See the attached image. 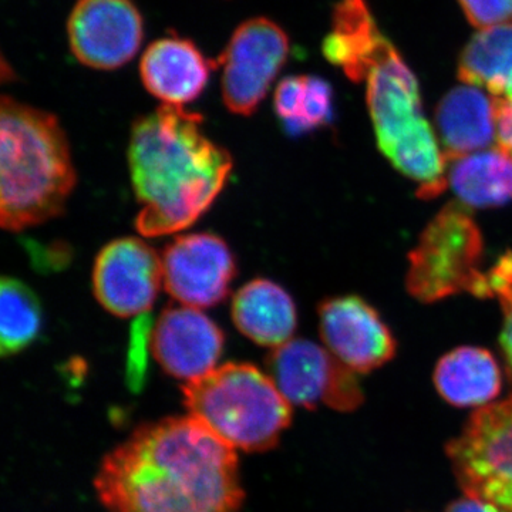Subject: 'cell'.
<instances>
[{"label": "cell", "instance_id": "cell-8", "mask_svg": "<svg viewBox=\"0 0 512 512\" xmlns=\"http://www.w3.org/2000/svg\"><path fill=\"white\" fill-rule=\"evenodd\" d=\"M266 369L286 400L305 409L325 404L352 412L365 399L355 372L311 340H289L278 346L266 359Z\"/></svg>", "mask_w": 512, "mask_h": 512}, {"label": "cell", "instance_id": "cell-20", "mask_svg": "<svg viewBox=\"0 0 512 512\" xmlns=\"http://www.w3.org/2000/svg\"><path fill=\"white\" fill-rule=\"evenodd\" d=\"M447 184L464 207H500L512 202V156L501 147L453 161Z\"/></svg>", "mask_w": 512, "mask_h": 512}, {"label": "cell", "instance_id": "cell-14", "mask_svg": "<svg viewBox=\"0 0 512 512\" xmlns=\"http://www.w3.org/2000/svg\"><path fill=\"white\" fill-rule=\"evenodd\" d=\"M224 333L200 309L167 308L151 329V350L175 379H200L215 369L224 350Z\"/></svg>", "mask_w": 512, "mask_h": 512}, {"label": "cell", "instance_id": "cell-15", "mask_svg": "<svg viewBox=\"0 0 512 512\" xmlns=\"http://www.w3.org/2000/svg\"><path fill=\"white\" fill-rule=\"evenodd\" d=\"M215 66L190 40L170 36L147 47L140 74L148 93L164 104L184 107L204 92Z\"/></svg>", "mask_w": 512, "mask_h": 512}, {"label": "cell", "instance_id": "cell-17", "mask_svg": "<svg viewBox=\"0 0 512 512\" xmlns=\"http://www.w3.org/2000/svg\"><path fill=\"white\" fill-rule=\"evenodd\" d=\"M392 45L377 25L366 0H339L332 28L323 40V55L352 82L366 80L370 69Z\"/></svg>", "mask_w": 512, "mask_h": 512}, {"label": "cell", "instance_id": "cell-18", "mask_svg": "<svg viewBox=\"0 0 512 512\" xmlns=\"http://www.w3.org/2000/svg\"><path fill=\"white\" fill-rule=\"evenodd\" d=\"M231 313L239 332L266 348L289 342L298 325L291 295L268 279L242 286L232 299Z\"/></svg>", "mask_w": 512, "mask_h": 512}, {"label": "cell", "instance_id": "cell-21", "mask_svg": "<svg viewBox=\"0 0 512 512\" xmlns=\"http://www.w3.org/2000/svg\"><path fill=\"white\" fill-rule=\"evenodd\" d=\"M458 79L512 101V23L481 29L458 59Z\"/></svg>", "mask_w": 512, "mask_h": 512}, {"label": "cell", "instance_id": "cell-26", "mask_svg": "<svg viewBox=\"0 0 512 512\" xmlns=\"http://www.w3.org/2000/svg\"><path fill=\"white\" fill-rule=\"evenodd\" d=\"M150 322L146 315L134 323L133 338H131L130 360H128V382L131 387H141L146 370V342L150 336Z\"/></svg>", "mask_w": 512, "mask_h": 512}, {"label": "cell", "instance_id": "cell-3", "mask_svg": "<svg viewBox=\"0 0 512 512\" xmlns=\"http://www.w3.org/2000/svg\"><path fill=\"white\" fill-rule=\"evenodd\" d=\"M76 185L59 120L12 97L0 104V224L10 232L62 214Z\"/></svg>", "mask_w": 512, "mask_h": 512}, {"label": "cell", "instance_id": "cell-22", "mask_svg": "<svg viewBox=\"0 0 512 512\" xmlns=\"http://www.w3.org/2000/svg\"><path fill=\"white\" fill-rule=\"evenodd\" d=\"M274 107L289 134L309 133L332 120V87L320 77H286L276 86Z\"/></svg>", "mask_w": 512, "mask_h": 512}, {"label": "cell", "instance_id": "cell-24", "mask_svg": "<svg viewBox=\"0 0 512 512\" xmlns=\"http://www.w3.org/2000/svg\"><path fill=\"white\" fill-rule=\"evenodd\" d=\"M487 275L490 298H498L501 308H503L504 325L503 333H501V348H503L508 372L512 377V252L505 254Z\"/></svg>", "mask_w": 512, "mask_h": 512}, {"label": "cell", "instance_id": "cell-9", "mask_svg": "<svg viewBox=\"0 0 512 512\" xmlns=\"http://www.w3.org/2000/svg\"><path fill=\"white\" fill-rule=\"evenodd\" d=\"M288 35L266 18L249 19L232 33L218 59L222 99L231 113L251 116L288 60Z\"/></svg>", "mask_w": 512, "mask_h": 512}, {"label": "cell", "instance_id": "cell-6", "mask_svg": "<svg viewBox=\"0 0 512 512\" xmlns=\"http://www.w3.org/2000/svg\"><path fill=\"white\" fill-rule=\"evenodd\" d=\"M483 237L464 205H446L427 225L410 252L407 288L424 303L458 293L490 296L488 275L481 271Z\"/></svg>", "mask_w": 512, "mask_h": 512}, {"label": "cell", "instance_id": "cell-13", "mask_svg": "<svg viewBox=\"0 0 512 512\" xmlns=\"http://www.w3.org/2000/svg\"><path fill=\"white\" fill-rule=\"evenodd\" d=\"M326 348L353 372L367 373L389 362L396 340L379 313L359 296L328 299L319 308Z\"/></svg>", "mask_w": 512, "mask_h": 512}, {"label": "cell", "instance_id": "cell-25", "mask_svg": "<svg viewBox=\"0 0 512 512\" xmlns=\"http://www.w3.org/2000/svg\"><path fill=\"white\" fill-rule=\"evenodd\" d=\"M464 15L478 29L512 23V0H458Z\"/></svg>", "mask_w": 512, "mask_h": 512}, {"label": "cell", "instance_id": "cell-27", "mask_svg": "<svg viewBox=\"0 0 512 512\" xmlns=\"http://www.w3.org/2000/svg\"><path fill=\"white\" fill-rule=\"evenodd\" d=\"M497 146L512 156V101L497 99Z\"/></svg>", "mask_w": 512, "mask_h": 512}, {"label": "cell", "instance_id": "cell-19", "mask_svg": "<svg viewBox=\"0 0 512 512\" xmlns=\"http://www.w3.org/2000/svg\"><path fill=\"white\" fill-rule=\"evenodd\" d=\"M434 386L447 403L456 407H484L501 392V370L488 350L463 346L451 350L437 363Z\"/></svg>", "mask_w": 512, "mask_h": 512}, {"label": "cell", "instance_id": "cell-4", "mask_svg": "<svg viewBox=\"0 0 512 512\" xmlns=\"http://www.w3.org/2000/svg\"><path fill=\"white\" fill-rule=\"evenodd\" d=\"M366 83L380 150L419 184L421 198L437 197L447 185V160L424 117L416 76L393 43L370 69Z\"/></svg>", "mask_w": 512, "mask_h": 512}, {"label": "cell", "instance_id": "cell-10", "mask_svg": "<svg viewBox=\"0 0 512 512\" xmlns=\"http://www.w3.org/2000/svg\"><path fill=\"white\" fill-rule=\"evenodd\" d=\"M161 262L165 291L190 308H211L224 301L237 275L227 242L205 232L174 239Z\"/></svg>", "mask_w": 512, "mask_h": 512}, {"label": "cell", "instance_id": "cell-11", "mask_svg": "<svg viewBox=\"0 0 512 512\" xmlns=\"http://www.w3.org/2000/svg\"><path fill=\"white\" fill-rule=\"evenodd\" d=\"M161 282L163 262L143 239L111 241L94 262V295L106 311L119 318L146 315L156 302Z\"/></svg>", "mask_w": 512, "mask_h": 512}, {"label": "cell", "instance_id": "cell-23", "mask_svg": "<svg viewBox=\"0 0 512 512\" xmlns=\"http://www.w3.org/2000/svg\"><path fill=\"white\" fill-rule=\"evenodd\" d=\"M42 326V306L36 293L15 278L0 282V352L18 355L32 345Z\"/></svg>", "mask_w": 512, "mask_h": 512}, {"label": "cell", "instance_id": "cell-7", "mask_svg": "<svg viewBox=\"0 0 512 512\" xmlns=\"http://www.w3.org/2000/svg\"><path fill=\"white\" fill-rule=\"evenodd\" d=\"M447 454L466 497L512 512V397L471 414Z\"/></svg>", "mask_w": 512, "mask_h": 512}, {"label": "cell", "instance_id": "cell-12", "mask_svg": "<svg viewBox=\"0 0 512 512\" xmlns=\"http://www.w3.org/2000/svg\"><path fill=\"white\" fill-rule=\"evenodd\" d=\"M70 50L84 66L114 70L137 55L143 18L131 0H79L67 23Z\"/></svg>", "mask_w": 512, "mask_h": 512}, {"label": "cell", "instance_id": "cell-28", "mask_svg": "<svg viewBox=\"0 0 512 512\" xmlns=\"http://www.w3.org/2000/svg\"><path fill=\"white\" fill-rule=\"evenodd\" d=\"M446 512H491L490 508L485 507L480 501L474 498L466 497L458 500L456 503L448 505Z\"/></svg>", "mask_w": 512, "mask_h": 512}, {"label": "cell", "instance_id": "cell-16", "mask_svg": "<svg viewBox=\"0 0 512 512\" xmlns=\"http://www.w3.org/2000/svg\"><path fill=\"white\" fill-rule=\"evenodd\" d=\"M436 126L447 161L483 151L497 141V99L480 87L458 86L437 106Z\"/></svg>", "mask_w": 512, "mask_h": 512}, {"label": "cell", "instance_id": "cell-2", "mask_svg": "<svg viewBox=\"0 0 512 512\" xmlns=\"http://www.w3.org/2000/svg\"><path fill=\"white\" fill-rule=\"evenodd\" d=\"M202 117L163 104L131 130L128 165L141 204L137 231L164 237L191 227L217 200L232 170V157L201 130Z\"/></svg>", "mask_w": 512, "mask_h": 512}, {"label": "cell", "instance_id": "cell-5", "mask_svg": "<svg viewBox=\"0 0 512 512\" xmlns=\"http://www.w3.org/2000/svg\"><path fill=\"white\" fill-rule=\"evenodd\" d=\"M190 416L231 448L254 453L278 444L292 421V404L265 373L227 363L183 387Z\"/></svg>", "mask_w": 512, "mask_h": 512}, {"label": "cell", "instance_id": "cell-1", "mask_svg": "<svg viewBox=\"0 0 512 512\" xmlns=\"http://www.w3.org/2000/svg\"><path fill=\"white\" fill-rule=\"evenodd\" d=\"M94 488L107 512H238L234 448L187 417L143 424L103 458Z\"/></svg>", "mask_w": 512, "mask_h": 512}]
</instances>
